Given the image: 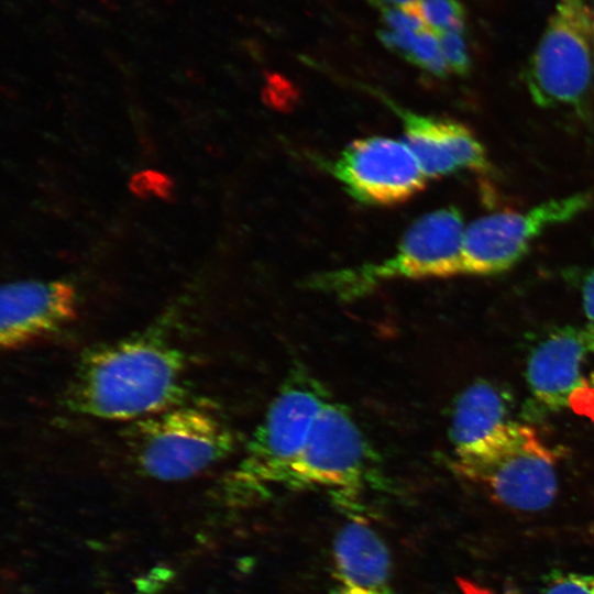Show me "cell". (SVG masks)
Segmentation results:
<instances>
[{
    "label": "cell",
    "mask_w": 594,
    "mask_h": 594,
    "mask_svg": "<svg viewBox=\"0 0 594 594\" xmlns=\"http://www.w3.org/2000/svg\"><path fill=\"white\" fill-rule=\"evenodd\" d=\"M331 594H395L389 551L367 524L352 520L336 535Z\"/></svg>",
    "instance_id": "13"
},
{
    "label": "cell",
    "mask_w": 594,
    "mask_h": 594,
    "mask_svg": "<svg viewBox=\"0 0 594 594\" xmlns=\"http://www.w3.org/2000/svg\"><path fill=\"white\" fill-rule=\"evenodd\" d=\"M582 301L584 314L594 328V267L587 274L582 287Z\"/></svg>",
    "instance_id": "21"
},
{
    "label": "cell",
    "mask_w": 594,
    "mask_h": 594,
    "mask_svg": "<svg viewBox=\"0 0 594 594\" xmlns=\"http://www.w3.org/2000/svg\"><path fill=\"white\" fill-rule=\"evenodd\" d=\"M405 58L437 77H444L450 73L440 48L438 34L430 29L417 32Z\"/></svg>",
    "instance_id": "16"
},
{
    "label": "cell",
    "mask_w": 594,
    "mask_h": 594,
    "mask_svg": "<svg viewBox=\"0 0 594 594\" xmlns=\"http://www.w3.org/2000/svg\"><path fill=\"white\" fill-rule=\"evenodd\" d=\"M77 294L65 280H16L0 293V344L18 350L65 328L77 317Z\"/></svg>",
    "instance_id": "11"
},
{
    "label": "cell",
    "mask_w": 594,
    "mask_h": 594,
    "mask_svg": "<svg viewBox=\"0 0 594 594\" xmlns=\"http://www.w3.org/2000/svg\"><path fill=\"white\" fill-rule=\"evenodd\" d=\"M327 168L351 197L376 206L406 201L427 179L408 145L384 136L353 141Z\"/></svg>",
    "instance_id": "10"
},
{
    "label": "cell",
    "mask_w": 594,
    "mask_h": 594,
    "mask_svg": "<svg viewBox=\"0 0 594 594\" xmlns=\"http://www.w3.org/2000/svg\"><path fill=\"white\" fill-rule=\"evenodd\" d=\"M416 1L417 0H377V3L380 4V7L395 6V7L404 8Z\"/></svg>",
    "instance_id": "22"
},
{
    "label": "cell",
    "mask_w": 594,
    "mask_h": 594,
    "mask_svg": "<svg viewBox=\"0 0 594 594\" xmlns=\"http://www.w3.org/2000/svg\"><path fill=\"white\" fill-rule=\"evenodd\" d=\"M131 191L141 197H158L170 200L174 194V183L164 173L157 170H143L134 174L130 180Z\"/></svg>",
    "instance_id": "19"
},
{
    "label": "cell",
    "mask_w": 594,
    "mask_h": 594,
    "mask_svg": "<svg viewBox=\"0 0 594 594\" xmlns=\"http://www.w3.org/2000/svg\"><path fill=\"white\" fill-rule=\"evenodd\" d=\"M510 400L508 392L486 380L463 389L454 402L449 427L453 453L475 447L513 422Z\"/></svg>",
    "instance_id": "14"
},
{
    "label": "cell",
    "mask_w": 594,
    "mask_h": 594,
    "mask_svg": "<svg viewBox=\"0 0 594 594\" xmlns=\"http://www.w3.org/2000/svg\"><path fill=\"white\" fill-rule=\"evenodd\" d=\"M124 437L139 470L162 481L193 477L234 447L232 431L219 414L183 404L133 421Z\"/></svg>",
    "instance_id": "5"
},
{
    "label": "cell",
    "mask_w": 594,
    "mask_h": 594,
    "mask_svg": "<svg viewBox=\"0 0 594 594\" xmlns=\"http://www.w3.org/2000/svg\"><path fill=\"white\" fill-rule=\"evenodd\" d=\"M416 34L417 32L410 30L395 31L385 29L378 31L377 36L387 48L405 57L413 45Z\"/></svg>",
    "instance_id": "20"
},
{
    "label": "cell",
    "mask_w": 594,
    "mask_h": 594,
    "mask_svg": "<svg viewBox=\"0 0 594 594\" xmlns=\"http://www.w3.org/2000/svg\"><path fill=\"white\" fill-rule=\"evenodd\" d=\"M440 48L450 73L465 75L471 66L464 31H446L438 34Z\"/></svg>",
    "instance_id": "18"
},
{
    "label": "cell",
    "mask_w": 594,
    "mask_h": 594,
    "mask_svg": "<svg viewBox=\"0 0 594 594\" xmlns=\"http://www.w3.org/2000/svg\"><path fill=\"white\" fill-rule=\"evenodd\" d=\"M528 386L550 409H571L594 417V328L563 327L531 351Z\"/></svg>",
    "instance_id": "9"
},
{
    "label": "cell",
    "mask_w": 594,
    "mask_h": 594,
    "mask_svg": "<svg viewBox=\"0 0 594 594\" xmlns=\"http://www.w3.org/2000/svg\"><path fill=\"white\" fill-rule=\"evenodd\" d=\"M416 8L426 26L437 34L464 31V9L458 0H417Z\"/></svg>",
    "instance_id": "15"
},
{
    "label": "cell",
    "mask_w": 594,
    "mask_h": 594,
    "mask_svg": "<svg viewBox=\"0 0 594 594\" xmlns=\"http://www.w3.org/2000/svg\"><path fill=\"white\" fill-rule=\"evenodd\" d=\"M452 465L512 509L542 510L558 492L554 454L534 429L518 422L504 426L471 449L452 453Z\"/></svg>",
    "instance_id": "3"
},
{
    "label": "cell",
    "mask_w": 594,
    "mask_h": 594,
    "mask_svg": "<svg viewBox=\"0 0 594 594\" xmlns=\"http://www.w3.org/2000/svg\"><path fill=\"white\" fill-rule=\"evenodd\" d=\"M536 594H594V571L554 572Z\"/></svg>",
    "instance_id": "17"
},
{
    "label": "cell",
    "mask_w": 594,
    "mask_h": 594,
    "mask_svg": "<svg viewBox=\"0 0 594 594\" xmlns=\"http://www.w3.org/2000/svg\"><path fill=\"white\" fill-rule=\"evenodd\" d=\"M464 231L459 209L446 207L435 210L409 227L397 251L388 258L359 267L326 272L311 277L308 285L350 301L394 279L461 274Z\"/></svg>",
    "instance_id": "4"
},
{
    "label": "cell",
    "mask_w": 594,
    "mask_h": 594,
    "mask_svg": "<svg viewBox=\"0 0 594 594\" xmlns=\"http://www.w3.org/2000/svg\"><path fill=\"white\" fill-rule=\"evenodd\" d=\"M393 109L403 121L404 142L427 178L442 177L460 169H490L483 145L465 125L450 119L418 114L395 105Z\"/></svg>",
    "instance_id": "12"
},
{
    "label": "cell",
    "mask_w": 594,
    "mask_h": 594,
    "mask_svg": "<svg viewBox=\"0 0 594 594\" xmlns=\"http://www.w3.org/2000/svg\"><path fill=\"white\" fill-rule=\"evenodd\" d=\"M329 398L322 384L306 369H293L251 436L240 462L226 479L229 496L246 501L263 497L275 487H286L315 420Z\"/></svg>",
    "instance_id": "2"
},
{
    "label": "cell",
    "mask_w": 594,
    "mask_h": 594,
    "mask_svg": "<svg viewBox=\"0 0 594 594\" xmlns=\"http://www.w3.org/2000/svg\"><path fill=\"white\" fill-rule=\"evenodd\" d=\"M184 353L157 332L89 350L79 361L65 403L79 415L136 421L182 404Z\"/></svg>",
    "instance_id": "1"
},
{
    "label": "cell",
    "mask_w": 594,
    "mask_h": 594,
    "mask_svg": "<svg viewBox=\"0 0 594 594\" xmlns=\"http://www.w3.org/2000/svg\"><path fill=\"white\" fill-rule=\"evenodd\" d=\"M592 20L587 0L557 1L526 74L538 106L583 109L593 82Z\"/></svg>",
    "instance_id": "6"
},
{
    "label": "cell",
    "mask_w": 594,
    "mask_h": 594,
    "mask_svg": "<svg viewBox=\"0 0 594 594\" xmlns=\"http://www.w3.org/2000/svg\"><path fill=\"white\" fill-rule=\"evenodd\" d=\"M591 201L590 193H576L525 211L496 212L474 220L464 232L462 273L492 275L513 267L543 232L579 216Z\"/></svg>",
    "instance_id": "8"
},
{
    "label": "cell",
    "mask_w": 594,
    "mask_h": 594,
    "mask_svg": "<svg viewBox=\"0 0 594 594\" xmlns=\"http://www.w3.org/2000/svg\"><path fill=\"white\" fill-rule=\"evenodd\" d=\"M592 24H593V43H594V10H593V20H592Z\"/></svg>",
    "instance_id": "23"
},
{
    "label": "cell",
    "mask_w": 594,
    "mask_h": 594,
    "mask_svg": "<svg viewBox=\"0 0 594 594\" xmlns=\"http://www.w3.org/2000/svg\"><path fill=\"white\" fill-rule=\"evenodd\" d=\"M376 455L351 413L329 398L294 464L286 487H318L350 505L376 481Z\"/></svg>",
    "instance_id": "7"
}]
</instances>
